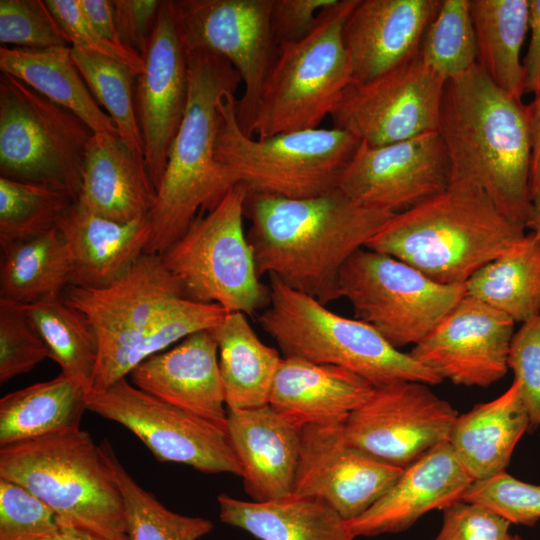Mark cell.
<instances>
[{"instance_id":"obj_31","label":"cell","mask_w":540,"mask_h":540,"mask_svg":"<svg viewBox=\"0 0 540 540\" xmlns=\"http://www.w3.org/2000/svg\"><path fill=\"white\" fill-rule=\"evenodd\" d=\"M218 345L219 370L227 409L268 405L275 375L283 357L263 343L247 315L228 312L210 329Z\"/></svg>"},{"instance_id":"obj_41","label":"cell","mask_w":540,"mask_h":540,"mask_svg":"<svg viewBox=\"0 0 540 540\" xmlns=\"http://www.w3.org/2000/svg\"><path fill=\"white\" fill-rule=\"evenodd\" d=\"M0 42L25 49L71 46L45 1L1 0Z\"/></svg>"},{"instance_id":"obj_26","label":"cell","mask_w":540,"mask_h":540,"mask_svg":"<svg viewBox=\"0 0 540 540\" xmlns=\"http://www.w3.org/2000/svg\"><path fill=\"white\" fill-rule=\"evenodd\" d=\"M157 189L143 155L118 135L93 133L86 147L75 201L104 218L127 223L150 214Z\"/></svg>"},{"instance_id":"obj_3","label":"cell","mask_w":540,"mask_h":540,"mask_svg":"<svg viewBox=\"0 0 540 540\" xmlns=\"http://www.w3.org/2000/svg\"><path fill=\"white\" fill-rule=\"evenodd\" d=\"M187 53L188 99L171 144L149 217L151 235L145 253L161 255L188 229L197 215L217 205L240 182L216 157L219 103L242 82L223 57L206 51Z\"/></svg>"},{"instance_id":"obj_42","label":"cell","mask_w":540,"mask_h":540,"mask_svg":"<svg viewBox=\"0 0 540 540\" xmlns=\"http://www.w3.org/2000/svg\"><path fill=\"white\" fill-rule=\"evenodd\" d=\"M49 350L23 305L0 299V383L29 372Z\"/></svg>"},{"instance_id":"obj_5","label":"cell","mask_w":540,"mask_h":540,"mask_svg":"<svg viewBox=\"0 0 540 540\" xmlns=\"http://www.w3.org/2000/svg\"><path fill=\"white\" fill-rule=\"evenodd\" d=\"M0 478L40 499L60 526L128 540L119 485L100 445L80 427L1 447Z\"/></svg>"},{"instance_id":"obj_14","label":"cell","mask_w":540,"mask_h":540,"mask_svg":"<svg viewBox=\"0 0 540 540\" xmlns=\"http://www.w3.org/2000/svg\"><path fill=\"white\" fill-rule=\"evenodd\" d=\"M85 401L88 411L130 430L159 462L242 477L225 427L150 395L126 377L103 391L88 394Z\"/></svg>"},{"instance_id":"obj_43","label":"cell","mask_w":540,"mask_h":540,"mask_svg":"<svg viewBox=\"0 0 540 540\" xmlns=\"http://www.w3.org/2000/svg\"><path fill=\"white\" fill-rule=\"evenodd\" d=\"M461 499L481 504L511 524L533 526L540 520V486L506 471L473 481Z\"/></svg>"},{"instance_id":"obj_6","label":"cell","mask_w":540,"mask_h":540,"mask_svg":"<svg viewBox=\"0 0 540 540\" xmlns=\"http://www.w3.org/2000/svg\"><path fill=\"white\" fill-rule=\"evenodd\" d=\"M270 302L258 317L285 358L346 368L375 387L401 381L442 382L359 319L330 311L315 298L269 277Z\"/></svg>"},{"instance_id":"obj_21","label":"cell","mask_w":540,"mask_h":540,"mask_svg":"<svg viewBox=\"0 0 540 540\" xmlns=\"http://www.w3.org/2000/svg\"><path fill=\"white\" fill-rule=\"evenodd\" d=\"M442 0H359L343 40L354 81L374 79L416 56Z\"/></svg>"},{"instance_id":"obj_44","label":"cell","mask_w":540,"mask_h":540,"mask_svg":"<svg viewBox=\"0 0 540 540\" xmlns=\"http://www.w3.org/2000/svg\"><path fill=\"white\" fill-rule=\"evenodd\" d=\"M59 528L56 514L45 503L0 478V540H43Z\"/></svg>"},{"instance_id":"obj_28","label":"cell","mask_w":540,"mask_h":540,"mask_svg":"<svg viewBox=\"0 0 540 540\" xmlns=\"http://www.w3.org/2000/svg\"><path fill=\"white\" fill-rule=\"evenodd\" d=\"M529 428L520 385L514 380L500 396L458 415L448 442L472 480H482L506 471Z\"/></svg>"},{"instance_id":"obj_27","label":"cell","mask_w":540,"mask_h":540,"mask_svg":"<svg viewBox=\"0 0 540 540\" xmlns=\"http://www.w3.org/2000/svg\"><path fill=\"white\" fill-rule=\"evenodd\" d=\"M56 226L70 255V285L83 288H101L120 278L145 253L151 235L149 215L121 223L86 211L76 202Z\"/></svg>"},{"instance_id":"obj_19","label":"cell","mask_w":540,"mask_h":540,"mask_svg":"<svg viewBox=\"0 0 540 540\" xmlns=\"http://www.w3.org/2000/svg\"><path fill=\"white\" fill-rule=\"evenodd\" d=\"M514 323L502 311L466 294L410 355L442 381L487 387L509 369Z\"/></svg>"},{"instance_id":"obj_18","label":"cell","mask_w":540,"mask_h":540,"mask_svg":"<svg viewBox=\"0 0 540 540\" xmlns=\"http://www.w3.org/2000/svg\"><path fill=\"white\" fill-rule=\"evenodd\" d=\"M404 468L384 462L347 441L343 425L301 429L300 457L290 496L317 498L345 521L372 507Z\"/></svg>"},{"instance_id":"obj_50","label":"cell","mask_w":540,"mask_h":540,"mask_svg":"<svg viewBox=\"0 0 540 540\" xmlns=\"http://www.w3.org/2000/svg\"><path fill=\"white\" fill-rule=\"evenodd\" d=\"M529 29L527 53L523 59L525 93L540 92V0H529Z\"/></svg>"},{"instance_id":"obj_30","label":"cell","mask_w":540,"mask_h":540,"mask_svg":"<svg viewBox=\"0 0 540 540\" xmlns=\"http://www.w3.org/2000/svg\"><path fill=\"white\" fill-rule=\"evenodd\" d=\"M0 69L77 115L94 133L118 135L114 121L79 72L71 46L25 49L1 45Z\"/></svg>"},{"instance_id":"obj_23","label":"cell","mask_w":540,"mask_h":540,"mask_svg":"<svg viewBox=\"0 0 540 540\" xmlns=\"http://www.w3.org/2000/svg\"><path fill=\"white\" fill-rule=\"evenodd\" d=\"M472 482L444 442L405 467L392 487L348 526L355 538L403 532L424 514L460 500Z\"/></svg>"},{"instance_id":"obj_16","label":"cell","mask_w":540,"mask_h":540,"mask_svg":"<svg viewBox=\"0 0 540 540\" xmlns=\"http://www.w3.org/2000/svg\"><path fill=\"white\" fill-rule=\"evenodd\" d=\"M429 386L401 381L375 387L345 422L347 441L401 468L447 442L458 413Z\"/></svg>"},{"instance_id":"obj_1","label":"cell","mask_w":540,"mask_h":540,"mask_svg":"<svg viewBox=\"0 0 540 540\" xmlns=\"http://www.w3.org/2000/svg\"><path fill=\"white\" fill-rule=\"evenodd\" d=\"M245 215L259 277H275L326 305L339 298L345 262L395 214L363 206L337 188L305 199L248 191Z\"/></svg>"},{"instance_id":"obj_47","label":"cell","mask_w":540,"mask_h":540,"mask_svg":"<svg viewBox=\"0 0 540 540\" xmlns=\"http://www.w3.org/2000/svg\"><path fill=\"white\" fill-rule=\"evenodd\" d=\"M511 523L491 509L463 499L443 509V522L432 540H511Z\"/></svg>"},{"instance_id":"obj_20","label":"cell","mask_w":540,"mask_h":540,"mask_svg":"<svg viewBox=\"0 0 540 540\" xmlns=\"http://www.w3.org/2000/svg\"><path fill=\"white\" fill-rule=\"evenodd\" d=\"M143 71L136 77L135 104L144 158L158 188L188 99L187 53L177 30L171 1H162L147 46Z\"/></svg>"},{"instance_id":"obj_11","label":"cell","mask_w":540,"mask_h":540,"mask_svg":"<svg viewBox=\"0 0 540 540\" xmlns=\"http://www.w3.org/2000/svg\"><path fill=\"white\" fill-rule=\"evenodd\" d=\"M177 296L184 294L160 255L147 253L107 286L64 290L66 302L84 315L97 338L91 393L109 388L144 361L147 335L161 309Z\"/></svg>"},{"instance_id":"obj_49","label":"cell","mask_w":540,"mask_h":540,"mask_svg":"<svg viewBox=\"0 0 540 540\" xmlns=\"http://www.w3.org/2000/svg\"><path fill=\"white\" fill-rule=\"evenodd\" d=\"M162 1L114 0V13L120 40L141 56L156 22Z\"/></svg>"},{"instance_id":"obj_9","label":"cell","mask_w":540,"mask_h":540,"mask_svg":"<svg viewBox=\"0 0 540 540\" xmlns=\"http://www.w3.org/2000/svg\"><path fill=\"white\" fill-rule=\"evenodd\" d=\"M247 195L246 185L236 184L160 257L186 298L252 315L269 305L270 288L260 280L244 231Z\"/></svg>"},{"instance_id":"obj_7","label":"cell","mask_w":540,"mask_h":540,"mask_svg":"<svg viewBox=\"0 0 540 540\" xmlns=\"http://www.w3.org/2000/svg\"><path fill=\"white\" fill-rule=\"evenodd\" d=\"M359 0H337L302 40L282 45L265 79L250 135L319 128L354 82L343 29Z\"/></svg>"},{"instance_id":"obj_13","label":"cell","mask_w":540,"mask_h":540,"mask_svg":"<svg viewBox=\"0 0 540 540\" xmlns=\"http://www.w3.org/2000/svg\"><path fill=\"white\" fill-rule=\"evenodd\" d=\"M273 0H173L171 6L186 52L223 57L239 73L244 92L235 102L236 118L251 136L265 79L277 57L271 30Z\"/></svg>"},{"instance_id":"obj_38","label":"cell","mask_w":540,"mask_h":540,"mask_svg":"<svg viewBox=\"0 0 540 540\" xmlns=\"http://www.w3.org/2000/svg\"><path fill=\"white\" fill-rule=\"evenodd\" d=\"M73 60L97 103L114 121L119 137L144 156L133 80L137 75L127 65L96 52L71 46Z\"/></svg>"},{"instance_id":"obj_4","label":"cell","mask_w":540,"mask_h":540,"mask_svg":"<svg viewBox=\"0 0 540 540\" xmlns=\"http://www.w3.org/2000/svg\"><path fill=\"white\" fill-rule=\"evenodd\" d=\"M525 228L505 217L481 190L450 184L395 214L366 244L442 284H465L511 251Z\"/></svg>"},{"instance_id":"obj_55","label":"cell","mask_w":540,"mask_h":540,"mask_svg":"<svg viewBox=\"0 0 540 540\" xmlns=\"http://www.w3.org/2000/svg\"><path fill=\"white\" fill-rule=\"evenodd\" d=\"M511 540H526L518 534L512 535Z\"/></svg>"},{"instance_id":"obj_22","label":"cell","mask_w":540,"mask_h":540,"mask_svg":"<svg viewBox=\"0 0 540 540\" xmlns=\"http://www.w3.org/2000/svg\"><path fill=\"white\" fill-rule=\"evenodd\" d=\"M129 375L137 388L227 429L218 345L211 330L195 332L148 357Z\"/></svg>"},{"instance_id":"obj_48","label":"cell","mask_w":540,"mask_h":540,"mask_svg":"<svg viewBox=\"0 0 540 540\" xmlns=\"http://www.w3.org/2000/svg\"><path fill=\"white\" fill-rule=\"evenodd\" d=\"M337 0H273L271 30L278 48L305 38L319 13Z\"/></svg>"},{"instance_id":"obj_52","label":"cell","mask_w":540,"mask_h":540,"mask_svg":"<svg viewBox=\"0 0 540 540\" xmlns=\"http://www.w3.org/2000/svg\"><path fill=\"white\" fill-rule=\"evenodd\" d=\"M532 142L530 192L531 198L540 195V92L528 105Z\"/></svg>"},{"instance_id":"obj_17","label":"cell","mask_w":540,"mask_h":540,"mask_svg":"<svg viewBox=\"0 0 540 540\" xmlns=\"http://www.w3.org/2000/svg\"><path fill=\"white\" fill-rule=\"evenodd\" d=\"M450 185V165L438 131L382 146L360 143L339 189L353 201L394 214Z\"/></svg>"},{"instance_id":"obj_54","label":"cell","mask_w":540,"mask_h":540,"mask_svg":"<svg viewBox=\"0 0 540 540\" xmlns=\"http://www.w3.org/2000/svg\"><path fill=\"white\" fill-rule=\"evenodd\" d=\"M525 227L530 229L540 240V195L532 198Z\"/></svg>"},{"instance_id":"obj_12","label":"cell","mask_w":540,"mask_h":540,"mask_svg":"<svg viewBox=\"0 0 540 540\" xmlns=\"http://www.w3.org/2000/svg\"><path fill=\"white\" fill-rule=\"evenodd\" d=\"M339 298L356 319L399 349L423 340L466 295L465 284L439 283L390 255L360 248L343 265Z\"/></svg>"},{"instance_id":"obj_40","label":"cell","mask_w":540,"mask_h":540,"mask_svg":"<svg viewBox=\"0 0 540 540\" xmlns=\"http://www.w3.org/2000/svg\"><path fill=\"white\" fill-rule=\"evenodd\" d=\"M426 64L446 81L477 63L469 0H442L420 48Z\"/></svg>"},{"instance_id":"obj_37","label":"cell","mask_w":540,"mask_h":540,"mask_svg":"<svg viewBox=\"0 0 540 540\" xmlns=\"http://www.w3.org/2000/svg\"><path fill=\"white\" fill-rule=\"evenodd\" d=\"M99 445L122 493L128 540H199L213 530L209 519L169 510L133 479L108 440Z\"/></svg>"},{"instance_id":"obj_53","label":"cell","mask_w":540,"mask_h":540,"mask_svg":"<svg viewBox=\"0 0 540 540\" xmlns=\"http://www.w3.org/2000/svg\"><path fill=\"white\" fill-rule=\"evenodd\" d=\"M43 540H109L84 530L60 526L52 535Z\"/></svg>"},{"instance_id":"obj_36","label":"cell","mask_w":540,"mask_h":540,"mask_svg":"<svg viewBox=\"0 0 540 540\" xmlns=\"http://www.w3.org/2000/svg\"><path fill=\"white\" fill-rule=\"evenodd\" d=\"M45 342L50 358L87 396L92 392L98 359L95 333L84 315L60 295L23 305Z\"/></svg>"},{"instance_id":"obj_51","label":"cell","mask_w":540,"mask_h":540,"mask_svg":"<svg viewBox=\"0 0 540 540\" xmlns=\"http://www.w3.org/2000/svg\"><path fill=\"white\" fill-rule=\"evenodd\" d=\"M79 3L88 21L104 39L125 45L117 32L113 1L79 0Z\"/></svg>"},{"instance_id":"obj_29","label":"cell","mask_w":540,"mask_h":540,"mask_svg":"<svg viewBox=\"0 0 540 540\" xmlns=\"http://www.w3.org/2000/svg\"><path fill=\"white\" fill-rule=\"evenodd\" d=\"M220 520L259 540H353L347 521L324 501L310 497L255 502L219 494Z\"/></svg>"},{"instance_id":"obj_2","label":"cell","mask_w":540,"mask_h":540,"mask_svg":"<svg viewBox=\"0 0 540 540\" xmlns=\"http://www.w3.org/2000/svg\"><path fill=\"white\" fill-rule=\"evenodd\" d=\"M437 131L449 159L450 184L483 191L505 217L526 229L532 202L528 106L476 63L446 81Z\"/></svg>"},{"instance_id":"obj_34","label":"cell","mask_w":540,"mask_h":540,"mask_svg":"<svg viewBox=\"0 0 540 540\" xmlns=\"http://www.w3.org/2000/svg\"><path fill=\"white\" fill-rule=\"evenodd\" d=\"M477 64L510 96L525 93L521 49L529 29V0H469Z\"/></svg>"},{"instance_id":"obj_8","label":"cell","mask_w":540,"mask_h":540,"mask_svg":"<svg viewBox=\"0 0 540 540\" xmlns=\"http://www.w3.org/2000/svg\"><path fill=\"white\" fill-rule=\"evenodd\" d=\"M235 102V94L230 93L219 103L216 157L249 192L305 199L339 188L342 173L361 143L356 136L333 127L254 139L239 126Z\"/></svg>"},{"instance_id":"obj_25","label":"cell","mask_w":540,"mask_h":540,"mask_svg":"<svg viewBox=\"0 0 540 540\" xmlns=\"http://www.w3.org/2000/svg\"><path fill=\"white\" fill-rule=\"evenodd\" d=\"M374 388L346 368L283 357L268 404L300 429L308 425H343Z\"/></svg>"},{"instance_id":"obj_46","label":"cell","mask_w":540,"mask_h":540,"mask_svg":"<svg viewBox=\"0 0 540 540\" xmlns=\"http://www.w3.org/2000/svg\"><path fill=\"white\" fill-rule=\"evenodd\" d=\"M71 46L111 57L127 65L138 76L144 68L142 56L135 50L104 39L85 16L79 0H46Z\"/></svg>"},{"instance_id":"obj_24","label":"cell","mask_w":540,"mask_h":540,"mask_svg":"<svg viewBox=\"0 0 540 540\" xmlns=\"http://www.w3.org/2000/svg\"><path fill=\"white\" fill-rule=\"evenodd\" d=\"M226 427L242 467L244 490L252 501L289 497L299 463L301 429L269 404L227 409Z\"/></svg>"},{"instance_id":"obj_33","label":"cell","mask_w":540,"mask_h":540,"mask_svg":"<svg viewBox=\"0 0 540 540\" xmlns=\"http://www.w3.org/2000/svg\"><path fill=\"white\" fill-rule=\"evenodd\" d=\"M0 248L1 300L30 305L71 284L70 255L57 226Z\"/></svg>"},{"instance_id":"obj_10","label":"cell","mask_w":540,"mask_h":540,"mask_svg":"<svg viewBox=\"0 0 540 540\" xmlns=\"http://www.w3.org/2000/svg\"><path fill=\"white\" fill-rule=\"evenodd\" d=\"M90 127L19 79L0 77V174L77 200Z\"/></svg>"},{"instance_id":"obj_35","label":"cell","mask_w":540,"mask_h":540,"mask_svg":"<svg viewBox=\"0 0 540 540\" xmlns=\"http://www.w3.org/2000/svg\"><path fill=\"white\" fill-rule=\"evenodd\" d=\"M466 294L502 311L514 322L540 314V240L525 234L507 254L488 263L465 283Z\"/></svg>"},{"instance_id":"obj_45","label":"cell","mask_w":540,"mask_h":540,"mask_svg":"<svg viewBox=\"0 0 540 540\" xmlns=\"http://www.w3.org/2000/svg\"><path fill=\"white\" fill-rule=\"evenodd\" d=\"M508 368L520 385L530 428L540 435V314L523 322L514 333L509 347Z\"/></svg>"},{"instance_id":"obj_39","label":"cell","mask_w":540,"mask_h":540,"mask_svg":"<svg viewBox=\"0 0 540 540\" xmlns=\"http://www.w3.org/2000/svg\"><path fill=\"white\" fill-rule=\"evenodd\" d=\"M73 202L62 189L0 176V246L53 229Z\"/></svg>"},{"instance_id":"obj_32","label":"cell","mask_w":540,"mask_h":540,"mask_svg":"<svg viewBox=\"0 0 540 540\" xmlns=\"http://www.w3.org/2000/svg\"><path fill=\"white\" fill-rule=\"evenodd\" d=\"M85 398L63 373L6 394L0 400V448L80 427Z\"/></svg>"},{"instance_id":"obj_15","label":"cell","mask_w":540,"mask_h":540,"mask_svg":"<svg viewBox=\"0 0 540 540\" xmlns=\"http://www.w3.org/2000/svg\"><path fill=\"white\" fill-rule=\"evenodd\" d=\"M445 83L419 51L374 79L352 82L330 115L333 126L370 146L437 131Z\"/></svg>"}]
</instances>
